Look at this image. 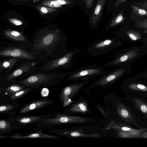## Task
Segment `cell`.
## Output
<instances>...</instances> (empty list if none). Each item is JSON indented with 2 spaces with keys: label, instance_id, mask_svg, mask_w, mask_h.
Segmentation results:
<instances>
[{
  "label": "cell",
  "instance_id": "1",
  "mask_svg": "<svg viewBox=\"0 0 147 147\" xmlns=\"http://www.w3.org/2000/svg\"><path fill=\"white\" fill-rule=\"evenodd\" d=\"M68 38L60 29L46 27L38 31L32 36L29 49L45 61L55 59L68 52L66 48Z\"/></svg>",
  "mask_w": 147,
  "mask_h": 147
},
{
  "label": "cell",
  "instance_id": "2",
  "mask_svg": "<svg viewBox=\"0 0 147 147\" xmlns=\"http://www.w3.org/2000/svg\"><path fill=\"white\" fill-rule=\"evenodd\" d=\"M69 72L55 71H37L15 82L16 83L26 86L32 90L42 87L55 85L66 78Z\"/></svg>",
  "mask_w": 147,
  "mask_h": 147
},
{
  "label": "cell",
  "instance_id": "3",
  "mask_svg": "<svg viewBox=\"0 0 147 147\" xmlns=\"http://www.w3.org/2000/svg\"><path fill=\"white\" fill-rule=\"evenodd\" d=\"M0 57H15L42 63L45 61L32 53L28 46L8 42L3 40H1L0 42Z\"/></svg>",
  "mask_w": 147,
  "mask_h": 147
},
{
  "label": "cell",
  "instance_id": "4",
  "mask_svg": "<svg viewBox=\"0 0 147 147\" xmlns=\"http://www.w3.org/2000/svg\"><path fill=\"white\" fill-rule=\"evenodd\" d=\"M42 63L39 61L21 60L18 65L5 78L0 80L2 85L1 87L13 84L17 80L35 72L39 64Z\"/></svg>",
  "mask_w": 147,
  "mask_h": 147
},
{
  "label": "cell",
  "instance_id": "5",
  "mask_svg": "<svg viewBox=\"0 0 147 147\" xmlns=\"http://www.w3.org/2000/svg\"><path fill=\"white\" fill-rule=\"evenodd\" d=\"M82 51L77 48L69 50L67 53L63 56L45 61L38 67L37 70L41 72L53 71L60 68L67 70L71 68L75 56Z\"/></svg>",
  "mask_w": 147,
  "mask_h": 147
},
{
  "label": "cell",
  "instance_id": "6",
  "mask_svg": "<svg viewBox=\"0 0 147 147\" xmlns=\"http://www.w3.org/2000/svg\"><path fill=\"white\" fill-rule=\"evenodd\" d=\"M109 71L105 70L100 65L94 64L69 72L66 79L68 81L72 82L91 80L96 77L102 76Z\"/></svg>",
  "mask_w": 147,
  "mask_h": 147
},
{
  "label": "cell",
  "instance_id": "7",
  "mask_svg": "<svg viewBox=\"0 0 147 147\" xmlns=\"http://www.w3.org/2000/svg\"><path fill=\"white\" fill-rule=\"evenodd\" d=\"M53 116L40 121L35 124L40 128H47L69 123H82L87 122L86 117L69 116L59 113H52Z\"/></svg>",
  "mask_w": 147,
  "mask_h": 147
},
{
  "label": "cell",
  "instance_id": "8",
  "mask_svg": "<svg viewBox=\"0 0 147 147\" xmlns=\"http://www.w3.org/2000/svg\"><path fill=\"white\" fill-rule=\"evenodd\" d=\"M119 45L117 39L107 37L92 43L87 49V52L93 56L100 57L115 49Z\"/></svg>",
  "mask_w": 147,
  "mask_h": 147
},
{
  "label": "cell",
  "instance_id": "9",
  "mask_svg": "<svg viewBox=\"0 0 147 147\" xmlns=\"http://www.w3.org/2000/svg\"><path fill=\"white\" fill-rule=\"evenodd\" d=\"M125 70L124 69L120 68L109 71L108 73L92 83L87 88L86 91H88L92 88L96 86L102 87L109 86L122 76Z\"/></svg>",
  "mask_w": 147,
  "mask_h": 147
},
{
  "label": "cell",
  "instance_id": "10",
  "mask_svg": "<svg viewBox=\"0 0 147 147\" xmlns=\"http://www.w3.org/2000/svg\"><path fill=\"white\" fill-rule=\"evenodd\" d=\"M1 35L4 38L11 41V43L26 45L29 47L30 40L21 31L11 29H5L2 32Z\"/></svg>",
  "mask_w": 147,
  "mask_h": 147
},
{
  "label": "cell",
  "instance_id": "11",
  "mask_svg": "<svg viewBox=\"0 0 147 147\" xmlns=\"http://www.w3.org/2000/svg\"><path fill=\"white\" fill-rule=\"evenodd\" d=\"M138 50L136 49L130 50L124 53H120L116 52L113 54L111 58L107 61L104 65L105 67H108L118 65L126 61L132 59L138 54Z\"/></svg>",
  "mask_w": 147,
  "mask_h": 147
},
{
  "label": "cell",
  "instance_id": "12",
  "mask_svg": "<svg viewBox=\"0 0 147 147\" xmlns=\"http://www.w3.org/2000/svg\"><path fill=\"white\" fill-rule=\"evenodd\" d=\"M53 99L45 98L34 100L22 105L19 108L18 115H22L29 112L44 108L51 105Z\"/></svg>",
  "mask_w": 147,
  "mask_h": 147
},
{
  "label": "cell",
  "instance_id": "13",
  "mask_svg": "<svg viewBox=\"0 0 147 147\" xmlns=\"http://www.w3.org/2000/svg\"><path fill=\"white\" fill-rule=\"evenodd\" d=\"M0 138L18 139L34 138L56 139L59 138V137L53 135L45 134L42 131V128H34L33 131L25 135H22V133H18L12 135H0Z\"/></svg>",
  "mask_w": 147,
  "mask_h": 147
},
{
  "label": "cell",
  "instance_id": "14",
  "mask_svg": "<svg viewBox=\"0 0 147 147\" xmlns=\"http://www.w3.org/2000/svg\"><path fill=\"white\" fill-rule=\"evenodd\" d=\"M53 116L52 114L40 115H17L13 117L22 127L27 125L35 124L36 123Z\"/></svg>",
  "mask_w": 147,
  "mask_h": 147
},
{
  "label": "cell",
  "instance_id": "15",
  "mask_svg": "<svg viewBox=\"0 0 147 147\" xmlns=\"http://www.w3.org/2000/svg\"><path fill=\"white\" fill-rule=\"evenodd\" d=\"M26 86L16 83L13 84L0 88V101L2 103H7L9 97L12 94L26 88Z\"/></svg>",
  "mask_w": 147,
  "mask_h": 147
},
{
  "label": "cell",
  "instance_id": "16",
  "mask_svg": "<svg viewBox=\"0 0 147 147\" xmlns=\"http://www.w3.org/2000/svg\"><path fill=\"white\" fill-rule=\"evenodd\" d=\"M22 59L10 57L1 61L0 62V80L6 77L19 64Z\"/></svg>",
  "mask_w": 147,
  "mask_h": 147
},
{
  "label": "cell",
  "instance_id": "17",
  "mask_svg": "<svg viewBox=\"0 0 147 147\" xmlns=\"http://www.w3.org/2000/svg\"><path fill=\"white\" fill-rule=\"evenodd\" d=\"M22 127L13 117L1 119L0 120V135L10 133L13 131L19 129Z\"/></svg>",
  "mask_w": 147,
  "mask_h": 147
},
{
  "label": "cell",
  "instance_id": "18",
  "mask_svg": "<svg viewBox=\"0 0 147 147\" xmlns=\"http://www.w3.org/2000/svg\"><path fill=\"white\" fill-rule=\"evenodd\" d=\"M49 132L51 133L58 134L65 136L72 137H84L97 138L99 136L98 134H86L80 132L79 131H71L66 130L60 129H49Z\"/></svg>",
  "mask_w": 147,
  "mask_h": 147
},
{
  "label": "cell",
  "instance_id": "19",
  "mask_svg": "<svg viewBox=\"0 0 147 147\" xmlns=\"http://www.w3.org/2000/svg\"><path fill=\"white\" fill-rule=\"evenodd\" d=\"M91 81L88 80L74 83L65 87L62 89L61 92L71 98L79 91L85 84Z\"/></svg>",
  "mask_w": 147,
  "mask_h": 147
},
{
  "label": "cell",
  "instance_id": "20",
  "mask_svg": "<svg viewBox=\"0 0 147 147\" xmlns=\"http://www.w3.org/2000/svg\"><path fill=\"white\" fill-rule=\"evenodd\" d=\"M106 0H98L95 7L92 16L90 18V22L92 28L96 26L102 13L104 6Z\"/></svg>",
  "mask_w": 147,
  "mask_h": 147
},
{
  "label": "cell",
  "instance_id": "21",
  "mask_svg": "<svg viewBox=\"0 0 147 147\" xmlns=\"http://www.w3.org/2000/svg\"><path fill=\"white\" fill-rule=\"evenodd\" d=\"M20 108V104L12 102L1 104L0 113L6 115L9 117L14 116Z\"/></svg>",
  "mask_w": 147,
  "mask_h": 147
},
{
  "label": "cell",
  "instance_id": "22",
  "mask_svg": "<svg viewBox=\"0 0 147 147\" xmlns=\"http://www.w3.org/2000/svg\"><path fill=\"white\" fill-rule=\"evenodd\" d=\"M67 113L68 112L88 113L87 103L85 102H80L76 103L71 106L65 111Z\"/></svg>",
  "mask_w": 147,
  "mask_h": 147
},
{
  "label": "cell",
  "instance_id": "23",
  "mask_svg": "<svg viewBox=\"0 0 147 147\" xmlns=\"http://www.w3.org/2000/svg\"><path fill=\"white\" fill-rule=\"evenodd\" d=\"M32 90L30 88L27 87L26 88L12 94L9 97L7 103L9 102L18 103L20 100L23 98L28 93Z\"/></svg>",
  "mask_w": 147,
  "mask_h": 147
},
{
  "label": "cell",
  "instance_id": "24",
  "mask_svg": "<svg viewBox=\"0 0 147 147\" xmlns=\"http://www.w3.org/2000/svg\"><path fill=\"white\" fill-rule=\"evenodd\" d=\"M124 20L123 12L119 13L111 21L107 29H109L121 23Z\"/></svg>",
  "mask_w": 147,
  "mask_h": 147
},
{
  "label": "cell",
  "instance_id": "25",
  "mask_svg": "<svg viewBox=\"0 0 147 147\" xmlns=\"http://www.w3.org/2000/svg\"><path fill=\"white\" fill-rule=\"evenodd\" d=\"M125 34L133 41L139 40L142 37L141 34L138 31L134 29H130L125 31Z\"/></svg>",
  "mask_w": 147,
  "mask_h": 147
},
{
  "label": "cell",
  "instance_id": "26",
  "mask_svg": "<svg viewBox=\"0 0 147 147\" xmlns=\"http://www.w3.org/2000/svg\"><path fill=\"white\" fill-rule=\"evenodd\" d=\"M36 8L40 11V14L42 15L54 12L58 10L56 8L42 6H36Z\"/></svg>",
  "mask_w": 147,
  "mask_h": 147
},
{
  "label": "cell",
  "instance_id": "27",
  "mask_svg": "<svg viewBox=\"0 0 147 147\" xmlns=\"http://www.w3.org/2000/svg\"><path fill=\"white\" fill-rule=\"evenodd\" d=\"M130 6L133 14L140 16H147L146 10L132 4Z\"/></svg>",
  "mask_w": 147,
  "mask_h": 147
},
{
  "label": "cell",
  "instance_id": "28",
  "mask_svg": "<svg viewBox=\"0 0 147 147\" xmlns=\"http://www.w3.org/2000/svg\"><path fill=\"white\" fill-rule=\"evenodd\" d=\"M40 4L41 6H47L52 8H59L62 5L58 3L54 0H48L41 2Z\"/></svg>",
  "mask_w": 147,
  "mask_h": 147
},
{
  "label": "cell",
  "instance_id": "29",
  "mask_svg": "<svg viewBox=\"0 0 147 147\" xmlns=\"http://www.w3.org/2000/svg\"><path fill=\"white\" fill-rule=\"evenodd\" d=\"M60 97V101L62 102L63 107L69 105L73 102L71 98L61 92Z\"/></svg>",
  "mask_w": 147,
  "mask_h": 147
},
{
  "label": "cell",
  "instance_id": "30",
  "mask_svg": "<svg viewBox=\"0 0 147 147\" xmlns=\"http://www.w3.org/2000/svg\"><path fill=\"white\" fill-rule=\"evenodd\" d=\"M8 20L12 24L16 26H20L23 24L22 20L15 18H10Z\"/></svg>",
  "mask_w": 147,
  "mask_h": 147
},
{
  "label": "cell",
  "instance_id": "31",
  "mask_svg": "<svg viewBox=\"0 0 147 147\" xmlns=\"http://www.w3.org/2000/svg\"><path fill=\"white\" fill-rule=\"evenodd\" d=\"M137 26L139 28L147 29V19L138 22Z\"/></svg>",
  "mask_w": 147,
  "mask_h": 147
},
{
  "label": "cell",
  "instance_id": "32",
  "mask_svg": "<svg viewBox=\"0 0 147 147\" xmlns=\"http://www.w3.org/2000/svg\"><path fill=\"white\" fill-rule=\"evenodd\" d=\"M134 4L136 5L140 8L147 10V1L138 2L135 3Z\"/></svg>",
  "mask_w": 147,
  "mask_h": 147
},
{
  "label": "cell",
  "instance_id": "33",
  "mask_svg": "<svg viewBox=\"0 0 147 147\" xmlns=\"http://www.w3.org/2000/svg\"><path fill=\"white\" fill-rule=\"evenodd\" d=\"M58 3L61 5H68L73 3L71 0H54Z\"/></svg>",
  "mask_w": 147,
  "mask_h": 147
},
{
  "label": "cell",
  "instance_id": "34",
  "mask_svg": "<svg viewBox=\"0 0 147 147\" xmlns=\"http://www.w3.org/2000/svg\"><path fill=\"white\" fill-rule=\"evenodd\" d=\"M86 7L90 8L92 5L94 0H84Z\"/></svg>",
  "mask_w": 147,
  "mask_h": 147
},
{
  "label": "cell",
  "instance_id": "35",
  "mask_svg": "<svg viewBox=\"0 0 147 147\" xmlns=\"http://www.w3.org/2000/svg\"><path fill=\"white\" fill-rule=\"evenodd\" d=\"M121 114L123 117H127L129 114L127 111L125 110H122L121 111Z\"/></svg>",
  "mask_w": 147,
  "mask_h": 147
},
{
  "label": "cell",
  "instance_id": "36",
  "mask_svg": "<svg viewBox=\"0 0 147 147\" xmlns=\"http://www.w3.org/2000/svg\"><path fill=\"white\" fill-rule=\"evenodd\" d=\"M126 0H117L114 6L115 8H116L121 3L125 2Z\"/></svg>",
  "mask_w": 147,
  "mask_h": 147
},
{
  "label": "cell",
  "instance_id": "37",
  "mask_svg": "<svg viewBox=\"0 0 147 147\" xmlns=\"http://www.w3.org/2000/svg\"><path fill=\"white\" fill-rule=\"evenodd\" d=\"M141 109L143 113H146L147 112V107L145 105H142L141 107Z\"/></svg>",
  "mask_w": 147,
  "mask_h": 147
},
{
  "label": "cell",
  "instance_id": "38",
  "mask_svg": "<svg viewBox=\"0 0 147 147\" xmlns=\"http://www.w3.org/2000/svg\"><path fill=\"white\" fill-rule=\"evenodd\" d=\"M137 86L138 88L141 89H145L146 88L144 85L141 84H137Z\"/></svg>",
  "mask_w": 147,
  "mask_h": 147
},
{
  "label": "cell",
  "instance_id": "39",
  "mask_svg": "<svg viewBox=\"0 0 147 147\" xmlns=\"http://www.w3.org/2000/svg\"><path fill=\"white\" fill-rule=\"evenodd\" d=\"M121 129L125 131H126L127 130H129L130 129L129 128H128L127 127H123L121 128Z\"/></svg>",
  "mask_w": 147,
  "mask_h": 147
},
{
  "label": "cell",
  "instance_id": "40",
  "mask_svg": "<svg viewBox=\"0 0 147 147\" xmlns=\"http://www.w3.org/2000/svg\"><path fill=\"white\" fill-rule=\"evenodd\" d=\"M20 0V1H27L28 0Z\"/></svg>",
  "mask_w": 147,
  "mask_h": 147
}]
</instances>
